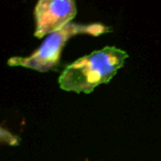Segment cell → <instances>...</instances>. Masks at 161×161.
I'll use <instances>...</instances> for the list:
<instances>
[{"instance_id":"obj_2","label":"cell","mask_w":161,"mask_h":161,"mask_svg":"<svg viewBox=\"0 0 161 161\" xmlns=\"http://www.w3.org/2000/svg\"><path fill=\"white\" fill-rule=\"evenodd\" d=\"M109 27L102 23L80 25L71 22L47 36L38 50L29 56H14L8 60L10 66H22L38 72L55 71L60 67L61 54L66 42L77 34H88L99 36L106 32H110Z\"/></svg>"},{"instance_id":"obj_1","label":"cell","mask_w":161,"mask_h":161,"mask_svg":"<svg viewBox=\"0 0 161 161\" xmlns=\"http://www.w3.org/2000/svg\"><path fill=\"white\" fill-rule=\"evenodd\" d=\"M128 58L126 51L105 47L77 58L62 71L58 84L63 91L92 93L101 84L108 83Z\"/></svg>"},{"instance_id":"obj_3","label":"cell","mask_w":161,"mask_h":161,"mask_svg":"<svg viewBox=\"0 0 161 161\" xmlns=\"http://www.w3.org/2000/svg\"><path fill=\"white\" fill-rule=\"evenodd\" d=\"M77 8L73 0H40L34 8V36L41 39L72 22Z\"/></svg>"}]
</instances>
